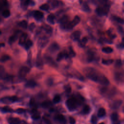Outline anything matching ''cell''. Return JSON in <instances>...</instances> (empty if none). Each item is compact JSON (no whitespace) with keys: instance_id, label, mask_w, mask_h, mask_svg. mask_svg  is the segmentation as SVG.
Masks as SVG:
<instances>
[{"instance_id":"7402d4cb","label":"cell","mask_w":124,"mask_h":124,"mask_svg":"<svg viewBox=\"0 0 124 124\" xmlns=\"http://www.w3.org/2000/svg\"><path fill=\"white\" fill-rule=\"evenodd\" d=\"M88 38L86 37H84V38H82L81 40L79 41V45L81 47H83L85 46L86 44L88 42Z\"/></svg>"},{"instance_id":"8992f818","label":"cell","mask_w":124,"mask_h":124,"mask_svg":"<svg viewBox=\"0 0 124 124\" xmlns=\"http://www.w3.org/2000/svg\"><path fill=\"white\" fill-rule=\"evenodd\" d=\"M75 26L74 25L72 21H68L66 23L61 24V27L62 29L65 30L67 31H69L72 30Z\"/></svg>"},{"instance_id":"bcb514c9","label":"cell","mask_w":124,"mask_h":124,"mask_svg":"<svg viewBox=\"0 0 124 124\" xmlns=\"http://www.w3.org/2000/svg\"><path fill=\"white\" fill-rule=\"evenodd\" d=\"M43 119L46 124H52V123L51 121V120H49V119H48V118L45 117H43Z\"/></svg>"},{"instance_id":"f35d334b","label":"cell","mask_w":124,"mask_h":124,"mask_svg":"<svg viewBox=\"0 0 124 124\" xmlns=\"http://www.w3.org/2000/svg\"><path fill=\"white\" fill-rule=\"evenodd\" d=\"M60 100H61V97L59 95H57L54 96V97L53 98V102L55 103H57L59 102Z\"/></svg>"},{"instance_id":"2e32d148","label":"cell","mask_w":124,"mask_h":124,"mask_svg":"<svg viewBox=\"0 0 124 124\" xmlns=\"http://www.w3.org/2000/svg\"><path fill=\"white\" fill-rule=\"evenodd\" d=\"M8 122L10 124H19L20 122V120L18 118L11 117L8 119Z\"/></svg>"},{"instance_id":"ab89813d","label":"cell","mask_w":124,"mask_h":124,"mask_svg":"<svg viewBox=\"0 0 124 124\" xmlns=\"http://www.w3.org/2000/svg\"><path fill=\"white\" fill-rule=\"evenodd\" d=\"M16 112L18 114H22L25 112V110L22 108H19L16 110Z\"/></svg>"},{"instance_id":"d590c367","label":"cell","mask_w":124,"mask_h":124,"mask_svg":"<svg viewBox=\"0 0 124 124\" xmlns=\"http://www.w3.org/2000/svg\"><path fill=\"white\" fill-rule=\"evenodd\" d=\"M90 111V107L88 105H85L84 106L83 110H82V113L84 114H88Z\"/></svg>"},{"instance_id":"f5cc1de1","label":"cell","mask_w":124,"mask_h":124,"mask_svg":"<svg viewBox=\"0 0 124 124\" xmlns=\"http://www.w3.org/2000/svg\"><path fill=\"white\" fill-rule=\"evenodd\" d=\"M21 1H23V0H21Z\"/></svg>"},{"instance_id":"603a6c76","label":"cell","mask_w":124,"mask_h":124,"mask_svg":"<svg viewBox=\"0 0 124 124\" xmlns=\"http://www.w3.org/2000/svg\"><path fill=\"white\" fill-rule=\"evenodd\" d=\"M102 51L103 52L105 53H110L113 52V49L111 47H106L102 48Z\"/></svg>"},{"instance_id":"d6986e66","label":"cell","mask_w":124,"mask_h":124,"mask_svg":"<svg viewBox=\"0 0 124 124\" xmlns=\"http://www.w3.org/2000/svg\"><path fill=\"white\" fill-rule=\"evenodd\" d=\"M36 85V83L33 80H29L25 84V86L28 88H33Z\"/></svg>"},{"instance_id":"ba28073f","label":"cell","mask_w":124,"mask_h":124,"mask_svg":"<svg viewBox=\"0 0 124 124\" xmlns=\"http://www.w3.org/2000/svg\"><path fill=\"white\" fill-rule=\"evenodd\" d=\"M49 40L48 39L46 36L41 37L38 40V45L41 48H44L48 43Z\"/></svg>"},{"instance_id":"5bb4252c","label":"cell","mask_w":124,"mask_h":124,"mask_svg":"<svg viewBox=\"0 0 124 124\" xmlns=\"http://www.w3.org/2000/svg\"><path fill=\"white\" fill-rule=\"evenodd\" d=\"M33 16L36 19L40 20L43 18L44 14L42 12L40 11H35L34 12Z\"/></svg>"},{"instance_id":"681fc988","label":"cell","mask_w":124,"mask_h":124,"mask_svg":"<svg viewBox=\"0 0 124 124\" xmlns=\"http://www.w3.org/2000/svg\"><path fill=\"white\" fill-rule=\"evenodd\" d=\"M40 116L38 114H34V115H32V119L33 120H35L39 119L40 118Z\"/></svg>"},{"instance_id":"f6af8a7d","label":"cell","mask_w":124,"mask_h":124,"mask_svg":"<svg viewBox=\"0 0 124 124\" xmlns=\"http://www.w3.org/2000/svg\"><path fill=\"white\" fill-rule=\"evenodd\" d=\"M91 122L93 124H96L97 122V118L96 116L95 115H93L91 118Z\"/></svg>"},{"instance_id":"cb8c5ba5","label":"cell","mask_w":124,"mask_h":124,"mask_svg":"<svg viewBox=\"0 0 124 124\" xmlns=\"http://www.w3.org/2000/svg\"><path fill=\"white\" fill-rule=\"evenodd\" d=\"M43 30L47 33H51L52 31V28L48 25H45L43 27Z\"/></svg>"},{"instance_id":"db71d44e","label":"cell","mask_w":124,"mask_h":124,"mask_svg":"<svg viewBox=\"0 0 124 124\" xmlns=\"http://www.w3.org/2000/svg\"></svg>"},{"instance_id":"8fae6325","label":"cell","mask_w":124,"mask_h":124,"mask_svg":"<svg viewBox=\"0 0 124 124\" xmlns=\"http://www.w3.org/2000/svg\"><path fill=\"white\" fill-rule=\"evenodd\" d=\"M111 119L112 121L113 124H120V122L118 119V114L114 113L111 115Z\"/></svg>"},{"instance_id":"9a60e30c","label":"cell","mask_w":124,"mask_h":124,"mask_svg":"<svg viewBox=\"0 0 124 124\" xmlns=\"http://www.w3.org/2000/svg\"><path fill=\"white\" fill-rule=\"evenodd\" d=\"M49 2L51 6L53 8L58 7L61 5V3L58 0H51V1H49Z\"/></svg>"},{"instance_id":"1f68e13d","label":"cell","mask_w":124,"mask_h":124,"mask_svg":"<svg viewBox=\"0 0 124 124\" xmlns=\"http://www.w3.org/2000/svg\"><path fill=\"white\" fill-rule=\"evenodd\" d=\"M82 10L85 11V12H89L90 11V7H89L88 5H87V4L85 3L83 4V5H82Z\"/></svg>"},{"instance_id":"52a82bcc","label":"cell","mask_w":124,"mask_h":124,"mask_svg":"<svg viewBox=\"0 0 124 124\" xmlns=\"http://www.w3.org/2000/svg\"><path fill=\"white\" fill-rule=\"evenodd\" d=\"M35 64L36 67L39 69H42L43 67V62L40 52H38V56H37Z\"/></svg>"},{"instance_id":"7a4b0ae2","label":"cell","mask_w":124,"mask_h":124,"mask_svg":"<svg viewBox=\"0 0 124 124\" xmlns=\"http://www.w3.org/2000/svg\"><path fill=\"white\" fill-rule=\"evenodd\" d=\"M80 103L78 101L76 97H72L69 98L66 102V105L67 108L70 110H74L77 107L78 105H80Z\"/></svg>"},{"instance_id":"30bf717a","label":"cell","mask_w":124,"mask_h":124,"mask_svg":"<svg viewBox=\"0 0 124 124\" xmlns=\"http://www.w3.org/2000/svg\"><path fill=\"white\" fill-rule=\"evenodd\" d=\"M81 35V33L79 31L74 32L70 35V38L73 41H78L80 39Z\"/></svg>"},{"instance_id":"6da1fadb","label":"cell","mask_w":124,"mask_h":124,"mask_svg":"<svg viewBox=\"0 0 124 124\" xmlns=\"http://www.w3.org/2000/svg\"><path fill=\"white\" fill-rule=\"evenodd\" d=\"M86 76L89 79L103 85H108L109 81L104 75L98 73L95 70L89 68L86 71Z\"/></svg>"},{"instance_id":"9c48e42d","label":"cell","mask_w":124,"mask_h":124,"mask_svg":"<svg viewBox=\"0 0 124 124\" xmlns=\"http://www.w3.org/2000/svg\"><path fill=\"white\" fill-rule=\"evenodd\" d=\"M59 46L57 43H53L49 47L48 50L51 53H54L59 50Z\"/></svg>"},{"instance_id":"7bdbcfd3","label":"cell","mask_w":124,"mask_h":124,"mask_svg":"<svg viewBox=\"0 0 124 124\" xmlns=\"http://www.w3.org/2000/svg\"><path fill=\"white\" fill-rule=\"evenodd\" d=\"M94 59V56L93 54L89 53V55H88V57H87V60L88 61V62H91V61H93Z\"/></svg>"},{"instance_id":"ee69618b","label":"cell","mask_w":124,"mask_h":124,"mask_svg":"<svg viewBox=\"0 0 124 124\" xmlns=\"http://www.w3.org/2000/svg\"><path fill=\"white\" fill-rule=\"evenodd\" d=\"M65 90L66 91L67 93H70L71 92V88L70 85H66L65 86Z\"/></svg>"},{"instance_id":"f1b7e54d","label":"cell","mask_w":124,"mask_h":124,"mask_svg":"<svg viewBox=\"0 0 124 124\" xmlns=\"http://www.w3.org/2000/svg\"><path fill=\"white\" fill-rule=\"evenodd\" d=\"M42 106L44 108H48L52 106V102L49 101H45L42 103Z\"/></svg>"},{"instance_id":"7dc6e473","label":"cell","mask_w":124,"mask_h":124,"mask_svg":"<svg viewBox=\"0 0 124 124\" xmlns=\"http://www.w3.org/2000/svg\"><path fill=\"white\" fill-rule=\"evenodd\" d=\"M69 123H70V124H75V123H76L75 119L72 117H69Z\"/></svg>"},{"instance_id":"4fadbf2b","label":"cell","mask_w":124,"mask_h":124,"mask_svg":"<svg viewBox=\"0 0 124 124\" xmlns=\"http://www.w3.org/2000/svg\"><path fill=\"white\" fill-rule=\"evenodd\" d=\"M45 60L47 63H48V65H51V66L55 67L56 66V63L55 62L53 61V60L50 57L48 56H46L45 57Z\"/></svg>"},{"instance_id":"7c38bea8","label":"cell","mask_w":124,"mask_h":124,"mask_svg":"<svg viewBox=\"0 0 124 124\" xmlns=\"http://www.w3.org/2000/svg\"><path fill=\"white\" fill-rule=\"evenodd\" d=\"M27 34L26 33H22L20 36L19 40V44L20 45H24L26 42Z\"/></svg>"},{"instance_id":"c3c4849f","label":"cell","mask_w":124,"mask_h":124,"mask_svg":"<svg viewBox=\"0 0 124 124\" xmlns=\"http://www.w3.org/2000/svg\"><path fill=\"white\" fill-rule=\"evenodd\" d=\"M35 25L34 23H31L30 26H29V30L30 31H33V29L35 28Z\"/></svg>"},{"instance_id":"277c9868","label":"cell","mask_w":124,"mask_h":124,"mask_svg":"<svg viewBox=\"0 0 124 124\" xmlns=\"http://www.w3.org/2000/svg\"><path fill=\"white\" fill-rule=\"evenodd\" d=\"M18 100V98L16 96L4 97L1 98V101L2 103L4 104H10L15 102Z\"/></svg>"},{"instance_id":"4dcf8cb0","label":"cell","mask_w":124,"mask_h":124,"mask_svg":"<svg viewBox=\"0 0 124 124\" xmlns=\"http://www.w3.org/2000/svg\"><path fill=\"white\" fill-rule=\"evenodd\" d=\"M72 21V22L73 23L74 25L76 26L77 24H79V23L80 22V21H81V19H80V18L79 16H75V17H74L73 20Z\"/></svg>"},{"instance_id":"d6a6232c","label":"cell","mask_w":124,"mask_h":124,"mask_svg":"<svg viewBox=\"0 0 124 124\" xmlns=\"http://www.w3.org/2000/svg\"><path fill=\"white\" fill-rule=\"evenodd\" d=\"M66 55L63 52L59 53L57 55V59H56L57 61H58V62L61 61V60L63 59V58L66 56Z\"/></svg>"},{"instance_id":"e0dca14e","label":"cell","mask_w":124,"mask_h":124,"mask_svg":"<svg viewBox=\"0 0 124 124\" xmlns=\"http://www.w3.org/2000/svg\"><path fill=\"white\" fill-rule=\"evenodd\" d=\"M18 36H19V33H16L14 35L10 36L8 39L9 43L10 44H13L15 41H16V40L17 39V38H18Z\"/></svg>"},{"instance_id":"8d00e7d4","label":"cell","mask_w":124,"mask_h":124,"mask_svg":"<svg viewBox=\"0 0 124 124\" xmlns=\"http://www.w3.org/2000/svg\"><path fill=\"white\" fill-rule=\"evenodd\" d=\"M10 59V57L9 55H4L2 56L1 58V61L2 62H5L7 61H8Z\"/></svg>"},{"instance_id":"484cf974","label":"cell","mask_w":124,"mask_h":124,"mask_svg":"<svg viewBox=\"0 0 124 124\" xmlns=\"http://www.w3.org/2000/svg\"><path fill=\"white\" fill-rule=\"evenodd\" d=\"M1 111L3 113H12L13 110L8 106H5L2 108Z\"/></svg>"},{"instance_id":"4316f807","label":"cell","mask_w":124,"mask_h":124,"mask_svg":"<svg viewBox=\"0 0 124 124\" xmlns=\"http://www.w3.org/2000/svg\"><path fill=\"white\" fill-rule=\"evenodd\" d=\"M10 15H11L10 11L8 9L4 10L2 12V16L5 18H8L10 16Z\"/></svg>"},{"instance_id":"816d5d0a","label":"cell","mask_w":124,"mask_h":124,"mask_svg":"<svg viewBox=\"0 0 124 124\" xmlns=\"http://www.w3.org/2000/svg\"><path fill=\"white\" fill-rule=\"evenodd\" d=\"M99 124H105L104 123H100Z\"/></svg>"},{"instance_id":"ac0fdd59","label":"cell","mask_w":124,"mask_h":124,"mask_svg":"<svg viewBox=\"0 0 124 124\" xmlns=\"http://www.w3.org/2000/svg\"><path fill=\"white\" fill-rule=\"evenodd\" d=\"M47 21L51 24H54L55 21V17L53 14L49 15L47 19Z\"/></svg>"},{"instance_id":"ffe728a7","label":"cell","mask_w":124,"mask_h":124,"mask_svg":"<svg viewBox=\"0 0 124 124\" xmlns=\"http://www.w3.org/2000/svg\"><path fill=\"white\" fill-rule=\"evenodd\" d=\"M68 19L69 17L65 15L63 16L62 17H61L58 21V22L60 23H61V24H63L64 23H67V22L68 21Z\"/></svg>"},{"instance_id":"f907efd6","label":"cell","mask_w":124,"mask_h":124,"mask_svg":"<svg viewBox=\"0 0 124 124\" xmlns=\"http://www.w3.org/2000/svg\"><path fill=\"white\" fill-rule=\"evenodd\" d=\"M1 46H5V44L2 43V44H1Z\"/></svg>"},{"instance_id":"f546056e","label":"cell","mask_w":124,"mask_h":124,"mask_svg":"<svg viewBox=\"0 0 124 124\" xmlns=\"http://www.w3.org/2000/svg\"><path fill=\"white\" fill-rule=\"evenodd\" d=\"M33 42L32 41V40H28L27 41H26V43H25L24 46L25 48L26 49H28L33 46Z\"/></svg>"},{"instance_id":"836d02e7","label":"cell","mask_w":124,"mask_h":124,"mask_svg":"<svg viewBox=\"0 0 124 124\" xmlns=\"http://www.w3.org/2000/svg\"><path fill=\"white\" fill-rule=\"evenodd\" d=\"M114 62L113 60L109 59V60H103L102 63L105 65H110Z\"/></svg>"},{"instance_id":"74e56055","label":"cell","mask_w":124,"mask_h":124,"mask_svg":"<svg viewBox=\"0 0 124 124\" xmlns=\"http://www.w3.org/2000/svg\"><path fill=\"white\" fill-rule=\"evenodd\" d=\"M40 9L42 10L47 11L49 9V5L47 4H43L40 6Z\"/></svg>"},{"instance_id":"5b68a950","label":"cell","mask_w":124,"mask_h":124,"mask_svg":"<svg viewBox=\"0 0 124 124\" xmlns=\"http://www.w3.org/2000/svg\"><path fill=\"white\" fill-rule=\"evenodd\" d=\"M30 69L27 67H23L19 70V75L20 78H24L30 72Z\"/></svg>"},{"instance_id":"44dd1931","label":"cell","mask_w":124,"mask_h":124,"mask_svg":"<svg viewBox=\"0 0 124 124\" xmlns=\"http://www.w3.org/2000/svg\"><path fill=\"white\" fill-rule=\"evenodd\" d=\"M105 114H106V110L104 108H101L99 109L97 113V116L98 117H103L105 115Z\"/></svg>"},{"instance_id":"3957f363","label":"cell","mask_w":124,"mask_h":124,"mask_svg":"<svg viewBox=\"0 0 124 124\" xmlns=\"http://www.w3.org/2000/svg\"><path fill=\"white\" fill-rule=\"evenodd\" d=\"M109 11L108 5H104L103 7H98L96 9V13L100 16H103L106 15Z\"/></svg>"},{"instance_id":"60d3db41","label":"cell","mask_w":124,"mask_h":124,"mask_svg":"<svg viewBox=\"0 0 124 124\" xmlns=\"http://www.w3.org/2000/svg\"><path fill=\"white\" fill-rule=\"evenodd\" d=\"M122 102L120 101H117L116 102H115L113 104V108H118L121 104Z\"/></svg>"},{"instance_id":"d4e9b609","label":"cell","mask_w":124,"mask_h":124,"mask_svg":"<svg viewBox=\"0 0 124 124\" xmlns=\"http://www.w3.org/2000/svg\"><path fill=\"white\" fill-rule=\"evenodd\" d=\"M19 26L21 27L23 29H25L27 28V25H28V23H27V22L26 21V20H22L21 21H20L19 24Z\"/></svg>"},{"instance_id":"b9f144b4","label":"cell","mask_w":124,"mask_h":124,"mask_svg":"<svg viewBox=\"0 0 124 124\" xmlns=\"http://www.w3.org/2000/svg\"><path fill=\"white\" fill-rule=\"evenodd\" d=\"M69 54L72 57H75L76 55V53H75V52L74 51V50L72 48H69Z\"/></svg>"},{"instance_id":"e575fe53","label":"cell","mask_w":124,"mask_h":124,"mask_svg":"<svg viewBox=\"0 0 124 124\" xmlns=\"http://www.w3.org/2000/svg\"><path fill=\"white\" fill-rule=\"evenodd\" d=\"M113 19L114 20L121 24H124V19L117 16H114Z\"/></svg>"},{"instance_id":"83f0119b","label":"cell","mask_w":124,"mask_h":124,"mask_svg":"<svg viewBox=\"0 0 124 124\" xmlns=\"http://www.w3.org/2000/svg\"><path fill=\"white\" fill-rule=\"evenodd\" d=\"M56 119L58 120L60 122L63 123L65 121V118L63 115L62 114H58L56 116Z\"/></svg>"}]
</instances>
